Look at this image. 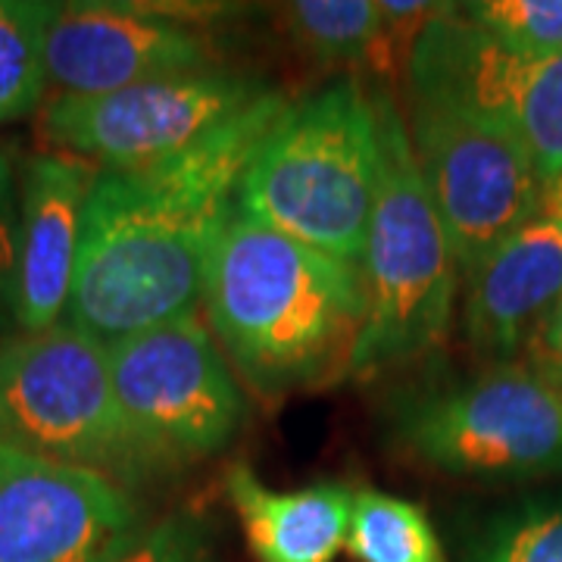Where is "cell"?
Listing matches in <instances>:
<instances>
[{"instance_id":"cell-8","label":"cell","mask_w":562,"mask_h":562,"mask_svg":"<svg viewBox=\"0 0 562 562\" xmlns=\"http://www.w3.org/2000/svg\"><path fill=\"white\" fill-rule=\"evenodd\" d=\"M403 94L501 125L522 140L543 184L562 176V54L516 50L447 3L406 57Z\"/></svg>"},{"instance_id":"cell-5","label":"cell","mask_w":562,"mask_h":562,"mask_svg":"<svg viewBox=\"0 0 562 562\" xmlns=\"http://www.w3.org/2000/svg\"><path fill=\"white\" fill-rule=\"evenodd\" d=\"M0 447L101 472L132 494L172 475L125 416L110 350L69 322L0 338Z\"/></svg>"},{"instance_id":"cell-12","label":"cell","mask_w":562,"mask_h":562,"mask_svg":"<svg viewBox=\"0 0 562 562\" xmlns=\"http://www.w3.org/2000/svg\"><path fill=\"white\" fill-rule=\"evenodd\" d=\"M138 525L113 479L0 447V562H101Z\"/></svg>"},{"instance_id":"cell-4","label":"cell","mask_w":562,"mask_h":562,"mask_svg":"<svg viewBox=\"0 0 562 562\" xmlns=\"http://www.w3.org/2000/svg\"><path fill=\"white\" fill-rule=\"evenodd\" d=\"M382 122V179L369 222L362 279L369 313L347 379L375 382L438 353L457 319L462 272L443 222L425 191L403 110L375 88Z\"/></svg>"},{"instance_id":"cell-14","label":"cell","mask_w":562,"mask_h":562,"mask_svg":"<svg viewBox=\"0 0 562 562\" xmlns=\"http://www.w3.org/2000/svg\"><path fill=\"white\" fill-rule=\"evenodd\" d=\"M562 301V220L541 210L462 276V338L487 362L522 357Z\"/></svg>"},{"instance_id":"cell-3","label":"cell","mask_w":562,"mask_h":562,"mask_svg":"<svg viewBox=\"0 0 562 562\" xmlns=\"http://www.w3.org/2000/svg\"><path fill=\"white\" fill-rule=\"evenodd\" d=\"M379 179V94L341 76L269 125L238 181L235 213L362 269Z\"/></svg>"},{"instance_id":"cell-19","label":"cell","mask_w":562,"mask_h":562,"mask_svg":"<svg viewBox=\"0 0 562 562\" xmlns=\"http://www.w3.org/2000/svg\"><path fill=\"white\" fill-rule=\"evenodd\" d=\"M482 562H562V497L522 503L494 525Z\"/></svg>"},{"instance_id":"cell-17","label":"cell","mask_w":562,"mask_h":562,"mask_svg":"<svg viewBox=\"0 0 562 562\" xmlns=\"http://www.w3.org/2000/svg\"><path fill=\"white\" fill-rule=\"evenodd\" d=\"M57 3L0 0V125L29 120L47 101V32Z\"/></svg>"},{"instance_id":"cell-11","label":"cell","mask_w":562,"mask_h":562,"mask_svg":"<svg viewBox=\"0 0 562 562\" xmlns=\"http://www.w3.org/2000/svg\"><path fill=\"white\" fill-rule=\"evenodd\" d=\"M220 69L213 38L198 16L172 7L72 0L57 3L47 32L54 94L91 98L144 81Z\"/></svg>"},{"instance_id":"cell-13","label":"cell","mask_w":562,"mask_h":562,"mask_svg":"<svg viewBox=\"0 0 562 562\" xmlns=\"http://www.w3.org/2000/svg\"><path fill=\"white\" fill-rule=\"evenodd\" d=\"M94 176V166L50 150L29 157L22 166L13 294V322L20 331H47L66 316L79 260L81 216Z\"/></svg>"},{"instance_id":"cell-2","label":"cell","mask_w":562,"mask_h":562,"mask_svg":"<svg viewBox=\"0 0 562 562\" xmlns=\"http://www.w3.org/2000/svg\"><path fill=\"white\" fill-rule=\"evenodd\" d=\"M203 319L266 403L347 379L369 313L360 266L232 213L203 279Z\"/></svg>"},{"instance_id":"cell-23","label":"cell","mask_w":562,"mask_h":562,"mask_svg":"<svg viewBox=\"0 0 562 562\" xmlns=\"http://www.w3.org/2000/svg\"><path fill=\"white\" fill-rule=\"evenodd\" d=\"M519 360L528 362L538 375H543L547 382L557 384L562 391V301L531 331Z\"/></svg>"},{"instance_id":"cell-22","label":"cell","mask_w":562,"mask_h":562,"mask_svg":"<svg viewBox=\"0 0 562 562\" xmlns=\"http://www.w3.org/2000/svg\"><path fill=\"white\" fill-rule=\"evenodd\" d=\"M16 247H20V184L16 166L0 144V319H13L16 294Z\"/></svg>"},{"instance_id":"cell-24","label":"cell","mask_w":562,"mask_h":562,"mask_svg":"<svg viewBox=\"0 0 562 562\" xmlns=\"http://www.w3.org/2000/svg\"><path fill=\"white\" fill-rule=\"evenodd\" d=\"M541 210H547V213H553V216H560L562 220V176L557 181H550V184H547Z\"/></svg>"},{"instance_id":"cell-15","label":"cell","mask_w":562,"mask_h":562,"mask_svg":"<svg viewBox=\"0 0 562 562\" xmlns=\"http://www.w3.org/2000/svg\"><path fill=\"white\" fill-rule=\"evenodd\" d=\"M222 487L257 562H335L347 547L350 484L316 482L276 491L254 465L235 462L225 469Z\"/></svg>"},{"instance_id":"cell-7","label":"cell","mask_w":562,"mask_h":562,"mask_svg":"<svg viewBox=\"0 0 562 562\" xmlns=\"http://www.w3.org/2000/svg\"><path fill=\"white\" fill-rule=\"evenodd\" d=\"M106 350L125 416L172 475L220 457L241 435L244 384L203 313L157 325Z\"/></svg>"},{"instance_id":"cell-21","label":"cell","mask_w":562,"mask_h":562,"mask_svg":"<svg viewBox=\"0 0 562 562\" xmlns=\"http://www.w3.org/2000/svg\"><path fill=\"white\" fill-rule=\"evenodd\" d=\"M101 562H213V550L198 516L169 513L140 522Z\"/></svg>"},{"instance_id":"cell-9","label":"cell","mask_w":562,"mask_h":562,"mask_svg":"<svg viewBox=\"0 0 562 562\" xmlns=\"http://www.w3.org/2000/svg\"><path fill=\"white\" fill-rule=\"evenodd\" d=\"M269 91L220 66L91 98L54 94L41 106L38 138L50 154L94 169H140L188 150Z\"/></svg>"},{"instance_id":"cell-6","label":"cell","mask_w":562,"mask_h":562,"mask_svg":"<svg viewBox=\"0 0 562 562\" xmlns=\"http://www.w3.org/2000/svg\"><path fill=\"white\" fill-rule=\"evenodd\" d=\"M403 460L469 482L562 475V391L528 362H487L475 375L406 391L387 409Z\"/></svg>"},{"instance_id":"cell-20","label":"cell","mask_w":562,"mask_h":562,"mask_svg":"<svg viewBox=\"0 0 562 562\" xmlns=\"http://www.w3.org/2000/svg\"><path fill=\"white\" fill-rule=\"evenodd\" d=\"M460 10L516 50L562 54V0H479Z\"/></svg>"},{"instance_id":"cell-18","label":"cell","mask_w":562,"mask_h":562,"mask_svg":"<svg viewBox=\"0 0 562 562\" xmlns=\"http://www.w3.org/2000/svg\"><path fill=\"white\" fill-rule=\"evenodd\" d=\"M344 550L357 562H447L428 513L379 487L353 491Z\"/></svg>"},{"instance_id":"cell-1","label":"cell","mask_w":562,"mask_h":562,"mask_svg":"<svg viewBox=\"0 0 562 562\" xmlns=\"http://www.w3.org/2000/svg\"><path fill=\"white\" fill-rule=\"evenodd\" d=\"M288 106L279 91L176 157L98 169L81 216L63 322L103 347L198 313L213 244L257 144Z\"/></svg>"},{"instance_id":"cell-16","label":"cell","mask_w":562,"mask_h":562,"mask_svg":"<svg viewBox=\"0 0 562 562\" xmlns=\"http://www.w3.org/2000/svg\"><path fill=\"white\" fill-rule=\"evenodd\" d=\"M281 20L291 41L313 60L387 72L379 0H297L284 7Z\"/></svg>"},{"instance_id":"cell-10","label":"cell","mask_w":562,"mask_h":562,"mask_svg":"<svg viewBox=\"0 0 562 562\" xmlns=\"http://www.w3.org/2000/svg\"><path fill=\"white\" fill-rule=\"evenodd\" d=\"M403 120L425 191L465 276L541 213L547 184L522 140L494 122L422 98H406Z\"/></svg>"}]
</instances>
